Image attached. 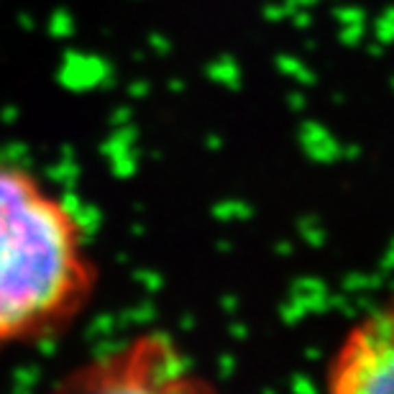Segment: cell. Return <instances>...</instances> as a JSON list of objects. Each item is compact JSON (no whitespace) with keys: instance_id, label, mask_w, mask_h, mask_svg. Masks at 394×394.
<instances>
[{"instance_id":"cell-1","label":"cell","mask_w":394,"mask_h":394,"mask_svg":"<svg viewBox=\"0 0 394 394\" xmlns=\"http://www.w3.org/2000/svg\"><path fill=\"white\" fill-rule=\"evenodd\" d=\"M100 287L87 221L21 164H0V356L67 333Z\"/></svg>"},{"instance_id":"cell-2","label":"cell","mask_w":394,"mask_h":394,"mask_svg":"<svg viewBox=\"0 0 394 394\" xmlns=\"http://www.w3.org/2000/svg\"><path fill=\"white\" fill-rule=\"evenodd\" d=\"M49 394H221V389L172 333L151 328L79 361Z\"/></svg>"},{"instance_id":"cell-3","label":"cell","mask_w":394,"mask_h":394,"mask_svg":"<svg viewBox=\"0 0 394 394\" xmlns=\"http://www.w3.org/2000/svg\"><path fill=\"white\" fill-rule=\"evenodd\" d=\"M323 394H394V292L348 323L325 364Z\"/></svg>"},{"instance_id":"cell-4","label":"cell","mask_w":394,"mask_h":394,"mask_svg":"<svg viewBox=\"0 0 394 394\" xmlns=\"http://www.w3.org/2000/svg\"><path fill=\"white\" fill-rule=\"evenodd\" d=\"M208 72H210L218 82H231V85H236L241 77L238 67H236V62H233L231 57H221L218 62H212L210 67H208Z\"/></svg>"},{"instance_id":"cell-5","label":"cell","mask_w":394,"mask_h":394,"mask_svg":"<svg viewBox=\"0 0 394 394\" xmlns=\"http://www.w3.org/2000/svg\"><path fill=\"white\" fill-rule=\"evenodd\" d=\"M374 36H376L379 44H392L394 41V8L384 10V13H382V19L376 21Z\"/></svg>"},{"instance_id":"cell-6","label":"cell","mask_w":394,"mask_h":394,"mask_svg":"<svg viewBox=\"0 0 394 394\" xmlns=\"http://www.w3.org/2000/svg\"><path fill=\"white\" fill-rule=\"evenodd\" d=\"M336 19L341 21V26H351V23H366V13L356 5H346L336 10Z\"/></svg>"},{"instance_id":"cell-7","label":"cell","mask_w":394,"mask_h":394,"mask_svg":"<svg viewBox=\"0 0 394 394\" xmlns=\"http://www.w3.org/2000/svg\"><path fill=\"white\" fill-rule=\"evenodd\" d=\"M279 69H284V72H292V75H302V77H310L312 79V72H308V69L302 67V62H299L297 57H279L277 59Z\"/></svg>"},{"instance_id":"cell-8","label":"cell","mask_w":394,"mask_h":394,"mask_svg":"<svg viewBox=\"0 0 394 394\" xmlns=\"http://www.w3.org/2000/svg\"><path fill=\"white\" fill-rule=\"evenodd\" d=\"M364 34H366V23H351V26H343L341 41H343V44H361Z\"/></svg>"},{"instance_id":"cell-9","label":"cell","mask_w":394,"mask_h":394,"mask_svg":"<svg viewBox=\"0 0 394 394\" xmlns=\"http://www.w3.org/2000/svg\"><path fill=\"white\" fill-rule=\"evenodd\" d=\"M292 10L295 8L284 0L282 5H267V8H264V16H267V21H284L292 16Z\"/></svg>"},{"instance_id":"cell-10","label":"cell","mask_w":394,"mask_h":394,"mask_svg":"<svg viewBox=\"0 0 394 394\" xmlns=\"http://www.w3.org/2000/svg\"><path fill=\"white\" fill-rule=\"evenodd\" d=\"M149 47L154 49L156 54H167V51L172 49V44L164 39L162 34H151V36H149Z\"/></svg>"},{"instance_id":"cell-11","label":"cell","mask_w":394,"mask_h":394,"mask_svg":"<svg viewBox=\"0 0 394 394\" xmlns=\"http://www.w3.org/2000/svg\"><path fill=\"white\" fill-rule=\"evenodd\" d=\"M51 29H54V34H57V36H62V34H69V31H72V19H69L67 13H59Z\"/></svg>"},{"instance_id":"cell-12","label":"cell","mask_w":394,"mask_h":394,"mask_svg":"<svg viewBox=\"0 0 394 394\" xmlns=\"http://www.w3.org/2000/svg\"><path fill=\"white\" fill-rule=\"evenodd\" d=\"M382 47H384V44H371V47H369V54L379 57V54H382Z\"/></svg>"}]
</instances>
